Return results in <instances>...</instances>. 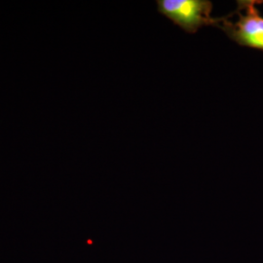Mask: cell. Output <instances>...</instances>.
I'll return each instance as SVG.
<instances>
[{
  "label": "cell",
  "instance_id": "7a4b0ae2",
  "mask_svg": "<svg viewBox=\"0 0 263 263\" xmlns=\"http://www.w3.org/2000/svg\"><path fill=\"white\" fill-rule=\"evenodd\" d=\"M157 8L160 14L191 34L206 26L218 28L224 19L211 16L213 3L209 0H158Z\"/></svg>",
  "mask_w": 263,
  "mask_h": 263
},
{
  "label": "cell",
  "instance_id": "6da1fadb",
  "mask_svg": "<svg viewBox=\"0 0 263 263\" xmlns=\"http://www.w3.org/2000/svg\"><path fill=\"white\" fill-rule=\"evenodd\" d=\"M261 3L263 1L259 0H238L235 11L238 15L237 22L228 20L234 15L233 12L224 17L218 28L238 45L263 52V16L256 7Z\"/></svg>",
  "mask_w": 263,
  "mask_h": 263
}]
</instances>
